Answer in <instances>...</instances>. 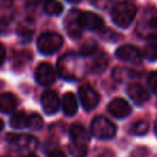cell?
Instances as JSON below:
<instances>
[{
  "label": "cell",
  "instance_id": "obj_16",
  "mask_svg": "<svg viewBox=\"0 0 157 157\" xmlns=\"http://www.w3.org/2000/svg\"><path fill=\"white\" fill-rule=\"evenodd\" d=\"M17 105V99L11 93H3L0 95V112L9 114L15 110Z\"/></svg>",
  "mask_w": 157,
  "mask_h": 157
},
{
  "label": "cell",
  "instance_id": "obj_8",
  "mask_svg": "<svg viewBox=\"0 0 157 157\" xmlns=\"http://www.w3.org/2000/svg\"><path fill=\"white\" fill-rule=\"evenodd\" d=\"M78 95H80L82 105L86 111H90V110L95 109L100 101L99 94L88 84H84L80 87Z\"/></svg>",
  "mask_w": 157,
  "mask_h": 157
},
{
  "label": "cell",
  "instance_id": "obj_19",
  "mask_svg": "<svg viewBox=\"0 0 157 157\" xmlns=\"http://www.w3.org/2000/svg\"><path fill=\"white\" fill-rule=\"evenodd\" d=\"M29 116L24 111L15 112L10 118V126L14 129H23L28 127Z\"/></svg>",
  "mask_w": 157,
  "mask_h": 157
},
{
  "label": "cell",
  "instance_id": "obj_35",
  "mask_svg": "<svg viewBox=\"0 0 157 157\" xmlns=\"http://www.w3.org/2000/svg\"><path fill=\"white\" fill-rule=\"evenodd\" d=\"M26 157H38V156H37L36 154H33V153H31V154H28V155H27Z\"/></svg>",
  "mask_w": 157,
  "mask_h": 157
},
{
  "label": "cell",
  "instance_id": "obj_3",
  "mask_svg": "<svg viewBox=\"0 0 157 157\" xmlns=\"http://www.w3.org/2000/svg\"><path fill=\"white\" fill-rule=\"evenodd\" d=\"M138 36L144 39L157 38V9L147 8L138 22L136 28Z\"/></svg>",
  "mask_w": 157,
  "mask_h": 157
},
{
  "label": "cell",
  "instance_id": "obj_21",
  "mask_svg": "<svg viewBox=\"0 0 157 157\" xmlns=\"http://www.w3.org/2000/svg\"><path fill=\"white\" fill-rule=\"evenodd\" d=\"M69 153L72 157H86L87 156V145L82 143H76V142H70Z\"/></svg>",
  "mask_w": 157,
  "mask_h": 157
},
{
  "label": "cell",
  "instance_id": "obj_26",
  "mask_svg": "<svg viewBox=\"0 0 157 157\" xmlns=\"http://www.w3.org/2000/svg\"><path fill=\"white\" fill-rule=\"evenodd\" d=\"M92 5L95 8L100 10H107L111 8L113 5H115L116 0H90Z\"/></svg>",
  "mask_w": 157,
  "mask_h": 157
},
{
  "label": "cell",
  "instance_id": "obj_6",
  "mask_svg": "<svg viewBox=\"0 0 157 157\" xmlns=\"http://www.w3.org/2000/svg\"><path fill=\"white\" fill-rule=\"evenodd\" d=\"M7 141L14 147L23 152H30L36 150L38 146V140L30 135H14L10 133L7 136Z\"/></svg>",
  "mask_w": 157,
  "mask_h": 157
},
{
  "label": "cell",
  "instance_id": "obj_4",
  "mask_svg": "<svg viewBox=\"0 0 157 157\" xmlns=\"http://www.w3.org/2000/svg\"><path fill=\"white\" fill-rule=\"evenodd\" d=\"M63 39L56 33H44L39 37L37 42L38 50L43 55H52L61 48Z\"/></svg>",
  "mask_w": 157,
  "mask_h": 157
},
{
  "label": "cell",
  "instance_id": "obj_7",
  "mask_svg": "<svg viewBox=\"0 0 157 157\" xmlns=\"http://www.w3.org/2000/svg\"><path fill=\"white\" fill-rule=\"evenodd\" d=\"M80 14L78 10H71L65 18V29L68 36L72 39H78L83 33V27L80 22Z\"/></svg>",
  "mask_w": 157,
  "mask_h": 157
},
{
  "label": "cell",
  "instance_id": "obj_29",
  "mask_svg": "<svg viewBox=\"0 0 157 157\" xmlns=\"http://www.w3.org/2000/svg\"><path fill=\"white\" fill-rule=\"evenodd\" d=\"M5 60H6V48L2 44L0 43V66H2Z\"/></svg>",
  "mask_w": 157,
  "mask_h": 157
},
{
  "label": "cell",
  "instance_id": "obj_13",
  "mask_svg": "<svg viewBox=\"0 0 157 157\" xmlns=\"http://www.w3.org/2000/svg\"><path fill=\"white\" fill-rule=\"evenodd\" d=\"M41 103L43 111L48 115H52V114L56 113L59 109V105H60L58 95L54 90H45L42 94Z\"/></svg>",
  "mask_w": 157,
  "mask_h": 157
},
{
  "label": "cell",
  "instance_id": "obj_27",
  "mask_svg": "<svg viewBox=\"0 0 157 157\" xmlns=\"http://www.w3.org/2000/svg\"><path fill=\"white\" fill-rule=\"evenodd\" d=\"M17 33H18V36H20L24 41H29L33 33V29L29 28L28 26H23L22 25V26H20V28H18Z\"/></svg>",
  "mask_w": 157,
  "mask_h": 157
},
{
  "label": "cell",
  "instance_id": "obj_10",
  "mask_svg": "<svg viewBox=\"0 0 157 157\" xmlns=\"http://www.w3.org/2000/svg\"><path fill=\"white\" fill-rule=\"evenodd\" d=\"M36 81L43 86H48L55 81V70L48 63H42L36 70Z\"/></svg>",
  "mask_w": 157,
  "mask_h": 157
},
{
  "label": "cell",
  "instance_id": "obj_11",
  "mask_svg": "<svg viewBox=\"0 0 157 157\" xmlns=\"http://www.w3.org/2000/svg\"><path fill=\"white\" fill-rule=\"evenodd\" d=\"M80 22L83 29L90 31H99L103 28V20L97 14L93 12H81Z\"/></svg>",
  "mask_w": 157,
  "mask_h": 157
},
{
  "label": "cell",
  "instance_id": "obj_14",
  "mask_svg": "<svg viewBox=\"0 0 157 157\" xmlns=\"http://www.w3.org/2000/svg\"><path fill=\"white\" fill-rule=\"evenodd\" d=\"M127 94L136 105H143L150 99V94L147 90H145L143 86L138 83L130 84L127 87Z\"/></svg>",
  "mask_w": 157,
  "mask_h": 157
},
{
  "label": "cell",
  "instance_id": "obj_15",
  "mask_svg": "<svg viewBox=\"0 0 157 157\" xmlns=\"http://www.w3.org/2000/svg\"><path fill=\"white\" fill-rule=\"evenodd\" d=\"M70 139L72 142H76V143H82V144H87L88 141L90 140V133L83 127L82 125L74 124L70 128Z\"/></svg>",
  "mask_w": 157,
  "mask_h": 157
},
{
  "label": "cell",
  "instance_id": "obj_20",
  "mask_svg": "<svg viewBox=\"0 0 157 157\" xmlns=\"http://www.w3.org/2000/svg\"><path fill=\"white\" fill-rule=\"evenodd\" d=\"M63 10V5L58 0H46L44 3V12L48 15H59Z\"/></svg>",
  "mask_w": 157,
  "mask_h": 157
},
{
  "label": "cell",
  "instance_id": "obj_17",
  "mask_svg": "<svg viewBox=\"0 0 157 157\" xmlns=\"http://www.w3.org/2000/svg\"><path fill=\"white\" fill-rule=\"evenodd\" d=\"M78 105L76 97L72 93H66L63 98V111L66 116H73L78 112Z\"/></svg>",
  "mask_w": 157,
  "mask_h": 157
},
{
  "label": "cell",
  "instance_id": "obj_18",
  "mask_svg": "<svg viewBox=\"0 0 157 157\" xmlns=\"http://www.w3.org/2000/svg\"><path fill=\"white\" fill-rule=\"evenodd\" d=\"M94 55V58H93L92 63H90V70L94 73H100L108 67L109 59H108V56L103 52H100L98 54H96V52H95Z\"/></svg>",
  "mask_w": 157,
  "mask_h": 157
},
{
  "label": "cell",
  "instance_id": "obj_30",
  "mask_svg": "<svg viewBox=\"0 0 157 157\" xmlns=\"http://www.w3.org/2000/svg\"><path fill=\"white\" fill-rule=\"evenodd\" d=\"M97 157H115V155H114V153L112 152V151H105V152H102L101 154H99Z\"/></svg>",
  "mask_w": 157,
  "mask_h": 157
},
{
  "label": "cell",
  "instance_id": "obj_28",
  "mask_svg": "<svg viewBox=\"0 0 157 157\" xmlns=\"http://www.w3.org/2000/svg\"><path fill=\"white\" fill-rule=\"evenodd\" d=\"M147 83L150 88L157 95V71H154L148 75Z\"/></svg>",
  "mask_w": 157,
  "mask_h": 157
},
{
  "label": "cell",
  "instance_id": "obj_22",
  "mask_svg": "<svg viewBox=\"0 0 157 157\" xmlns=\"http://www.w3.org/2000/svg\"><path fill=\"white\" fill-rule=\"evenodd\" d=\"M148 130V124L145 121H138L129 129V132L135 136H144Z\"/></svg>",
  "mask_w": 157,
  "mask_h": 157
},
{
  "label": "cell",
  "instance_id": "obj_1",
  "mask_svg": "<svg viewBox=\"0 0 157 157\" xmlns=\"http://www.w3.org/2000/svg\"><path fill=\"white\" fill-rule=\"evenodd\" d=\"M87 66L81 55L66 53L57 61V71L66 81H78L85 75Z\"/></svg>",
  "mask_w": 157,
  "mask_h": 157
},
{
  "label": "cell",
  "instance_id": "obj_12",
  "mask_svg": "<svg viewBox=\"0 0 157 157\" xmlns=\"http://www.w3.org/2000/svg\"><path fill=\"white\" fill-rule=\"evenodd\" d=\"M108 111L116 118H125L131 113V107L126 100L122 98H115L109 103Z\"/></svg>",
  "mask_w": 157,
  "mask_h": 157
},
{
  "label": "cell",
  "instance_id": "obj_25",
  "mask_svg": "<svg viewBox=\"0 0 157 157\" xmlns=\"http://www.w3.org/2000/svg\"><path fill=\"white\" fill-rule=\"evenodd\" d=\"M96 51H97V44L94 41H86L85 43L82 44L80 52H81V54L83 56H90V55L94 54Z\"/></svg>",
  "mask_w": 157,
  "mask_h": 157
},
{
  "label": "cell",
  "instance_id": "obj_32",
  "mask_svg": "<svg viewBox=\"0 0 157 157\" xmlns=\"http://www.w3.org/2000/svg\"><path fill=\"white\" fill-rule=\"evenodd\" d=\"M67 1L70 3H78V2H81L82 0H67Z\"/></svg>",
  "mask_w": 157,
  "mask_h": 157
},
{
  "label": "cell",
  "instance_id": "obj_33",
  "mask_svg": "<svg viewBox=\"0 0 157 157\" xmlns=\"http://www.w3.org/2000/svg\"><path fill=\"white\" fill-rule=\"evenodd\" d=\"M154 131H155V135L157 136V120L155 121V124H154Z\"/></svg>",
  "mask_w": 157,
  "mask_h": 157
},
{
  "label": "cell",
  "instance_id": "obj_9",
  "mask_svg": "<svg viewBox=\"0 0 157 157\" xmlns=\"http://www.w3.org/2000/svg\"><path fill=\"white\" fill-rule=\"evenodd\" d=\"M115 57L122 61L130 63L133 65H140L142 61V55L140 51L133 45H124L115 51Z\"/></svg>",
  "mask_w": 157,
  "mask_h": 157
},
{
  "label": "cell",
  "instance_id": "obj_34",
  "mask_svg": "<svg viewBox=\"0 0 157 157\" xmlns=\"http://www.w3.org/2000/svg\"><path fill=\"white\" fill-rule=\"evenodd\" d=\"M3 126H5V124H3L2 120H0V131H1L3 129Z\"/></svg>",
  "mask_w": 157,
  "mask_h": 157
},
{
  "label": "cell",
  "instance_id": "obj_24",
  "mask_svg": "<svg viewBox=\"0 0 157 157\" xmlns=\"http://www.w3.org/2000/svg\"><path fill=\"white\" fill-rule=\"evenodd\" d=\"M28 127L31 130H40L43 127V120L42 117L37 113H33L29 116L28 121Z\"/></svg>",
  "mask_w": 157,
  "mask_h": 157
},
{
  "label": "cell",
  "instance_id": "obj_2",
  "mask_svg": "<svg viewBox=\"0 0 157 157\" xmlns=\"http://www.w3.org/2000/svg\"><path fill=\"white\" fill-rule=\"evenodd\" d=\"M137 14V7L133 2L126 0L121 1L113 7L111 13L112 21L121 28H127L131 25Z\"/></svg>",
  "mask_w": 157,
  "mask_h": 157
},
{
  "label": "cell",
  "instance_id": "obj_5",
  "mask_svg": "<svg viewBox=\"0 0 157 157\" xmlns=\"http://www.w3.org/2000/svg\"><path fill=\"white\" fill-rule=\"evenodd\" d=\"M92 133L101 140H109L115 136L116 126L105 116H97L90 125Z\"/></svg>",
  "mask_w": 157,
  "mask_h": 157
},
{
  "label": "cell",
  "instance_id": "obj_23",
  "mask_svg": "<svg viewBox=\"0 0 157 157\" xmlns=\"http://www.w3.org/2000/svg\"><path fill=\"white\" fill-rule=\"evenodd\" d=\"M143 56L147 60L154 61L157 60V44L156 43H150L145 45L143 50Z\"/></svg>",
  "mask_w": 157,
  "mask_h": 157
},
{
  "label": "cell",
  "instance_id": "obj_31",
  "mask_svg": "<svg viewBox=\"0 0 157 157\" xmlns=\"http://www.w3.org/2000/svg\"><path fill=\"white\" fill-rule=\"evenodd\" d=\"M48 157H66V155L61 151H54L48 155Z\"/></svg>",
  "mask_w": 157,
  "mask_h": 157
}]
</instances>
